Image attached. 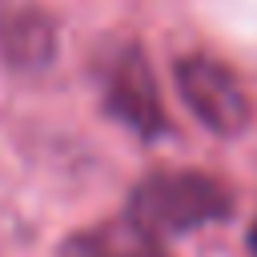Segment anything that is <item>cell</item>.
<instances>
[{"mask_svg":"<svg viewBox=\"0 0 257 257\" xmlns=\"http://www.w3.org/2000/svg\"><path fill=\"white\" fill-rule=\"evenodd\" d=\"M56 257H169L161 241L141 233L128 217L124 221H104L92 229H76L72 237L60 241Z\"/></svg>","mask_w":257,"mask_h":257,"instance_id":"5b68a950","label":"cell"},{"mask_svg":"<svg viewBox=\"0 0 257 257\" xmlns=\"http://www.w3.org/2000/svg\"><path fill=\"white\" fill-rule=\"evenodd\" d=\"M0 4H4V0H0Z\"/></svg>","mask_w":257,"mask_h":257,"instance_id":"52a82bcc","label":"cell"},{"mask_svg":"<svg viewBox=\"0 0 257 257\" xmlns=\"http://www.w3.org/2000/svg\"><path fill=\"white\" fill-rule=\"evenodd\" d=\"M249 249H253V257H257V221H253V229H249Z\"/></svg>","mask_w":257,"mask_h":257,"instance_id":"8992f818","label":"cell"},{"mask_svg":"<svg viewBox=\"0 0 257 257\" xmlns=\"http://www.w3.org/2000/svg\"><path fill=\"white\" fill-rule=\"evenodd\" d=\"M100 100L112 120H120L141 141H157L165 133V104L153 76V64L137 40L116 44L100 60Z\"/></svg>","mask_w":257,"mask_h":257,"instance_id":"7a4b0ae2","label":"cell"},{"mask_svg":"<svg viewBox=\"0 0 257 257\" xmlns=\"http://www.w3.org/2000/svg\"><path fill=\"white\" fill-rule=\"evenodd\" d=\"M0 56L12 68H44L56 56V24L40 8H12L0 16Z\"/></svg>","mask_w":257,"mask_h":257,"instance_id":"277c9868","label":"cell"},{"mask_svg":"<svg viewBox=\"0 0 257 257\" xmlns=\"http://www.w3.org/2000/svg\"><path fill=\"white\" fill-rule=\"evenodd\" d=\"M233 213V193L197 169H157L128 193V221L153 241L185 237Z\"/></svg>","mask_w":257,"mask_h":257,"instance_id":"6da1fadb","label":"cell"},{"mask_svg":"<svg viewBox=\"0 0 257 257\" xmlns=\"http://www.w3.org/2000/svg\"><path fill=\"white\" fill-rule=\"evenodd\" d=\"M177 92L189 104V112L217 137H237L249 124V96L241 88V80L233 76L229 64H221L217 56L193 52L181 56L177 68Z\"/></svg>","mask_w":257,"mask_h":257,"instance_id":"3957f363","label":"cell"}]
</instances>
